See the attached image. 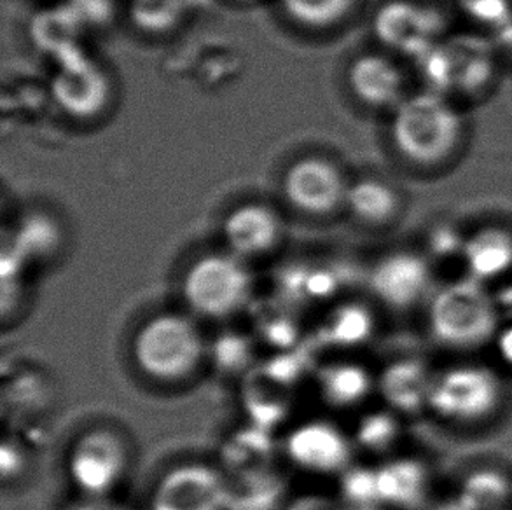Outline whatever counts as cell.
I'll return each mask as SVG.
<instances>
[{
	"label": "cell",
	"mask_w": 512,
	"mask_h": 510,
	"mask_svg": "<svg viewBox=\"0 0 512 510\" xmlns=\"http://www.w3.org/2000/svg\"><path fill=\"white\" fill-rule=\"evenodd\" d=\"M390 138L406 163L432 170L448 165L462 149L465 119L443 93H409L392 112Z\"/></svg>",
	"instance_id": "obj_1"
},
{
	"label": "cell",
	"mask_w": 512,
	"mask_h": 510,
	"mask_svg": "<svg viewBox=\"0 0 512 510\" xmlns=\"http://www.w3.org/2000/svg\"><path fill=\"white\" fill-rule=\"evenodd\" d=\"M208 343L198 318L165 311L147 318L132 339V359L140 374L158 385L191 380L208 359Z\"/></svg>",
	"instance_id": "obj_2"
},
{
	"label": "cell",
	"mask_w": 512,
	"mask_h": 510,
	"mask_svg": "<svg viewBox=\"0 0 512 510\" xmlns=\"http://www.w3.org/2000/svg\"><path fill=\"white\" fill-rule=\"evenodd\" d=\"M180 294L194 318L229 320L252 301L254 276L249 262L228 250L201 255L182 276Z\"/></svg>",
	"instance_id": "obj_3"
},
{
	"label": "cell",
	"mask_w": 512,
	"mask_h": 510,
	"mask_svg": "<svg viewBox=\"0 0 512 510\" xmlns=\"http://www.w3.org/2000/svg\"><path fill=\"white\" fill-rule=\"evenodd\" d=\"M430 329L444 345L474 348L492 338L499 325V310L483 283L460 280L437 292L430 304Z\"/></svg>",
	"instance_id": "obj_4"
},
{
	"label": "cell",
	"mask_w": 512,
	"mask_h": 510,
	"mask_svg": "<svg viewBox=\"0 0 512 510\" xmlns=\"http://www.w3.org/2000/svg\"><path fill=\"white\" fill-rule=\"evenodd\" d=\"M130 462L125 435L111 427L90 428L70 448V483L83 498H111L128 474Z\"/></svg>",
	"instance_id": "obj_5"
},
{
	"label": "cell",
	"mask_w": 512,
	"mask_h": 510,
	"mask_svg": "<svg viewBox=\"0 0 512 510\" xmlns=\"http://www.w3.org/2000/svg\"><path fill=\"white\" fill-rule=\"evenodd\" d=\"M350 182L340 166L322 156L294 161L282 177V193L299 214L324 219L346 205Z\"/></svg>",
	"instance_id": "obj_6"
},
{
	"label": "cell",
	"mask_w": 512,
	"mask_h": 510,
	"mask_svg": "<svg viewBox=\"0 0 512 510\" xmlns=\"http://www.w3.org/2000/svg\"><path fill=\"white\" fill-rule=\"evenodd\" d=\"M500 395L499 378L490 369L455 367L434 378L429 406L448 420L476 421L497 409Z\"/></svg>",
	"instance_id": "obj_7"
},
{
	"label": "cell",
	"mask_w": 512,
	"mask_h": 510,
	"mask_svg": "<svg viewBox=\"0 0 512 510\" xmlns=\"http://www.w3.org/2000/svg\"><path fill=\"white\" fill-rule=\"evenodd\" d=\"M352 437L333 421L312 420L292 428L285 455L294 467L313 476H336L350 469Z\"/></svg>",
	"instance_id": "obj_8"
},
{
	"label": "cell",
	"mask_w": 512,
	"mask_h": 510,
	"mask_svg": "<svg viewBox=\"0 0 512 510\" xmlns=\"http://www.w3.org/2000/svg\"><path fill=\"white\" fill-rule=\"evenodd\" d=\"M228 500V474L191 463L163 476L154 491L153 510H228Z\"/></svg>",
	"instance_id": "obj_9"
},
{
	"label": "cell",
	"mask_w": 512,
	"mask_h": 510,
	"mask_svg": "<svg viewBox=\"0 0 512 510\" xmlns=\"http://www.w3.org/2000/svg\"><path fill=\"white\" fill-rule=\"evenodd\" d=\"M441 20L432 9L413 2H390L381 7L374 20V32L390 51L408 55H429L441 35Z\"/></svg>",
	"instance_id": "obj_10"
},
{
	"label": "cell",
	"mask_w": 512,
	"mask_h": 510,
	"mask_svg": "<svg viewBox=\"0 0 512 510\" xmlns=\"http://www.w3.org/2000/svg\"><path fill=\"white\" fill-rule=\"evenodd\" d=\"M222 236L228 252L250 262L278 249L284 238V222L266 203H243L226 215Z\"/></svg>",
	"instance_id": "obj_11"
},
{
	"label": "cell",
	"mask_w": 512,
	"mask_h": 510,
	"mask_svg": "<svg viewBox=\"0 0 512 510\" xmlns=\"http://www.w3.org/2000/svg\"><path fill=\"white\" fill-rule=\"evenodd\" d=\"M348 86L360 104L394 112L408 98V81L401 65L385 53H366L348 69Z\"/></svg>",
	"instance_id": "obj_12"
},
{
	"label": "cell",
	"mask_w": 512,
	"mask_h": 510,
	"mask_svg": "<svg viewBox=\"0 0 512 510\" xmlns=\"http://www.w3.org/2000/svg\"><path fill=\"white\" fill-rule=\"evenodd\" d=\"M369 283L381 303L404 310L429 289V264L413 252H395L374 266Z\"/></svg>",
	"instance_id": "obj_13"
},
{
	"label": "cell",
	"mask_w": 512,
	"mask_h": 510,
	"mask_svg": "<svg viewBox=\"0 0 512 510\" xmlns=\"http://www.w3.org/2000/svg\"><path fill=\"white\" fill-rule=\"evenodd\" d=\"M53 91L65 111L88 118L107 104L109 81L98 65L84 60L65 65L55 77Z\"/></svg>",
	"instance_id": "obj_14"
},
{
	"label": "cell",
	"mask_w": 512,
	"mask_h": 510,
	"mask_svg": "<svg viewBox=\"0 0 512 510\" xmlns=\"http://www.w3.org/2000/svg\"><path fill=\"white\" fill-rule=\"evenodd\" d=\"M434 376L420 360H397L383 371L378 381L388 406L401 413H416L429 406Z\"/></svg>",
	"instance_id": "obj_15"
},
{
	"label": "cell",
	"mask_w": 512,
	"mask_h": 510,
	"mask_svg": "<svg viewBox=\"0 0 512 510\" xmlns=\"http://www.w3.org/2000/svg\"><path fill=\"white\" fill-rule=\"evenodd\" d=\"M345 208L360 224L369 228H383L401 214L402 198L387 180L364 177L348 187Z\"/></svg>",
	"instance_id": "obj_16"
},
{
	"label": "cell",
	"mask_w": 512,
	"mask_h": 510,
	"mask_svg": "<svg viewBox=\"0 0 512 510\" xmlns=\"http://www.w3.org/2000/svg\"><path fill=\"white\" fill-rule=\"evenodd\" d=\"M373 386V376L357 362H333L317 374L320 399L333 409L359 406L369 397Z\"/></svg>",
	"instance_id": "obj_17"
},
{
	"label": "cell",
	"mask_w": 512,
	"mask_h": 510,
	"mask_svg": "<svg viewBox=\"0 0 512 510\" xmlns=\"http://www.w3.org/2000/svg\"><path fill=\"white\" fill-rule=\"evenodd\" d=\"M462 250L472 278L479 282L497 278L511 269L512 235L504 229H483Z\"/></svg>",
	"instance_id": "obj_18"
},
{
	"label": "cell",
	"mask_w": 512,
	"mask_h": 510,
	"mask_svg": "<svg viewBox=\"0 0 512 510\" xmlns=\"http://www.w3.org/2000/svg\"><path fill=\"white\" fill-rule=\"evenodd\" d=\"M378 504L409 507L423 497L427 476L416 460L399 458L376 469Z\"/></svg>",
	"instance_id": "obj_19"
},
{
	"label": "cell",
	"mask_w": 512,
	"mask_h": 510,
	"mask_svg": "<svg viewBox=\"0 0 512 510\" xmlns=\"http://www.w3.org/2000/svg\"><path fill=\"white\" fill-rule=\"evenodd\" d=\"M282 500L284 483L268 467L229 477L228 510H277Z\"/></svg>",
	"instance_id": "obj_20"
},
{
	"label": "cell",
	"mask_w": 512,
	"mask_h": 510,
	"mask_svg": "<svg viewBox=\"0 0 512 510\" xmlns=\"http://www.w3.org/2000/svg\"><path fill=\"white\" fill-rule=\"evenodd\" d=\"M374 315L360 303L334 308L320 327L322 343L333 348H357L366 345L374 334Z\"/></svg>",
	"instance_id": "obj_21"
},
{
	"label": "cell",
	"mask_w": 512,
	"mask_h": 510,
	"mask_svg": "<svg viewBox=\"0 0 512 510\" xmlns=\"http://www.w3.org/2000/svg\"><path fill=\"white\" fill-rule=\"evenodd\" d=\"M357 0H280L294 23L312 30L336 27L352 13Z\"/></svg>",
	"instance_id": "obj_22"
},
{
	"label": "cell",
	"mask_w": 512,
	"mask_h": 510,
	"mask_svg": "<svg viewBox=\"0 0 512 510\" xmlns=\"http://www.w3.org/2000/svg\"><path fill=\"white\" fill-rule=\"evenodd\" d=\"M509 495L511 484L504 474L479 470L467 479L460 502L465 510H495L506 504Z\"/></svg>",
	"instance_id": "obj_23"
},
{
	"label": "cell",
	"mask_w": 512,
	"mask_h": 510,
	"mask_svg": "<svg viewBox=\"0 0 512 510\" xmlns=\"http://www.w3.org/2000/svg\"><path fill=\"white\" fill-rule=\"evenodd\" d=\"M399 435V423L392 413H369L359 421L353 441L359 444L360 448L383 453L387 451Z\"/></svg>",
	"instance_id": "obj_24"
},
{
	"label": "cell",
	"mask_w": 512,
	"mask_h": 510,
	"mask_svg": "<svg viewBox=\"0 0 512 510\" xmlns=\"http://www.w3.org/2000/svg\"><path fill=\"white\" fill-rule=\"evenodd\" d=\"M341 491L346 504H378L376 470L350 467L341 474Z\"/></svg>",
	"instance_id": "obj_25"
},
{
	"label": "cell",
	"mask_w": 512,
	"mask_h": 510,
	"mask_svg": "<svg viewBox=\"0 0 512 510\" xmlns=\"http://www.w3.org/2000/svg\"><path fill=\"white\" fill-rule=\"evenodd\" d=\"M27 455H25V449L21 446V442H14L11 439H4L2 442V476L4 481H7L9 477H16L23 474L25 469V463H27Z\"/></svg>",
	"instance_id": "obj_26"
},
{
	"label": "cell",
	"mask_w": 512,
	"mask_h": 510,
	"mask_svg": "<svg viewBox=\"0 0 512 510\" xmlns=\"http://www.w3.org/2000/svg\"><path fill=\"white\" fill-rule=\"evenodd\" d=\"M285 510H338V504L331 498L306 495V497L296 498L285 507Z\"/></svg>",
	"instance_id": "obj_27"
},
{
	"label": "cell",
	"mask_w": 512,
	"mask_h": 510,
	"mask_svg": "<svg viewBox=\"0 0 512 510\" xmlns=\"http://www.w3.org/2000/svg\"><path fill=\"white\" fill-rule=\"evenodd\" d=\"M69 510H128L123 505L112 502L111 498H83Z\"/></svg>",
	"instance_id": "obj_28"
},
{
	"label": "cell",
	"mask_w": 512,
	"mask_h": 510,
	"mask_svg": "<svg viewBox=\"0 0 512 510\" xmlns=\"http://www.w3.org/2000/svg\"><path fill=\"white\" fill-rule=\"evenodd\" d=\"M499 353L500 357L512 366V325L507 327L506 331L500 332Z\"/></svg>",
	"instance_id": "obj_29"
},
{
	"label": "cell",
	"mask_w": 512,
	"mask_h": 510,
	"mask_svg": "<svg viewBox=\"0 0 512 510\" xmlns=\"http://www.w3.org/2000/svg\"><path fill=\"white\" fill-rule=\"evenodd\" d=\"M338 510H374V505L346 504L338 505Z\"/></svg>",
	"instance_id": "obj_30"
}]
</instances>
